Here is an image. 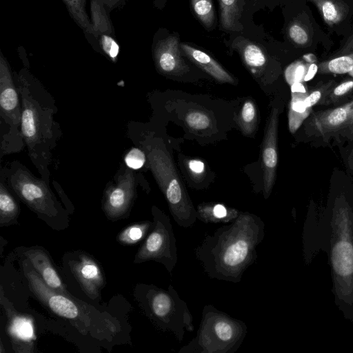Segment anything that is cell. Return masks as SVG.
<instances>
[{
	"label": "cell",
	"instance_id": "6da1fadb",
	"mask_svg": "<svg viewBox=\"0 0 353 353\" xmlns=\"http://www.w3.org/2000/svg\"><path fill=\"white\" fill-rule=\"evenodd\" d=\"M265 236V223L256 214L240 212L232 221L206 234L194 254L212 279L239 283L257 259L256 248Z\"/></svg>",
	"mask_w": 353,
	"mask_h": 353
},
{
	"label": "cell",
	"instance_id": "7a4b0ae2",
	"mask_svg": "<svg viewBox=\"0 0 353 353\" xmlns=\"http://www.w3.org/2000/svg\"><path fill=\"white\" fill-rule=\"evenodd\" d=\"M21 104V131L28 155L41 179L50 183L52 150L61 137L55 101L27 68L14 72Z\"/></svg>",
	"mask_w": 353,
	"mask_h": 353
},
{
	"label": "cell",
	"instance_id": "3957f363",
	"mask_svg": "<svg viewBox=\"0 0 353 353\" xmlns=\"http://www.w3.org/2000/svg\"><path fill=\"white\" fill-rule=\"evenodd\" d=\"M22 266L29 289L36 298L54 314L69 321L82 334L110 341L121 330L120 322L112 315L48 286L26 259Z\"/></svg>",
	"mask_w": 353,
	"mask_h": 353
},
{
	"label": "cell",
	"instance_id": "277c9868",
	"mask_svg": "<svg viewBox=\"0 0 353 353\" xmlns=\"http://www.w3.org/2000/svg\"><path fill=\"white\" fill-rule=\"evenodd\" d=\"M330 227L332 290L339 310L353 321V211L344 195L335 199Z\"/></svg>",
	"mask_w": 353,
	"mask_h": 353
},
{
	"label": "cell",
	"instance_id": "5b68a950",
	"mask_svg": "<svg viewBox=\"0 0 353 353\" xmlns=\"http://www.w3.org/2000/svg\"><path fill=\"white\" fill-rule=\"evenodd\" d=\"M1 180L48 226L61 230L68 226V211L63 208L43 179H38L19 161L1 169Z\"/></svg>",
	"mask_w": 353,
	"mask_h": 353
},
{
	"label": "cell",
	"instance_id": "8992f818",
	"mask_svg": "<svg viewBox=\"0 0 353 353\" xmlns=\"http://www.w3.org/2000/svg\"><path fill=\"white\" fill-rule=\"evenodd\" d=\"M134 296L144 314L158 329L181 341L194 330L193 317L187 303L170 284L163 289L152 284H137Z\"/></svg>",
	"mask_w": 353,
	"mask_h": 353
},
{
	"label": "cell",
	"instance_id": "52a82bcc",
	"mask_svg": "<svg viewBox=\"0 0 353 353\" xmlns=\"http://www.w3.org/2000/svg\"><path fill=\"white\" fill-rule=\"evenodd\" d=\"M248 332L245 322L234 319L211 304L205 305L196 336L179 353H234Z\"/></svg>",
	"mask_w": 353,
	"mask_h": 353
},
{
	"label": "cell",
	"instance_id": "ba28073f",
	"mask_svg": "<svg viewBox=\"0 0 353 353\" xmlns=\"http://www.w3.org/2000/svg\"><path fill=\"white\" fill-rule=\"evenodd\" d=\"M145 148L150 168L166 199L174 220L182 228L192 227L198 219L197 212L180 180L169 153L157 139Z\"/></svg>",
	"mask_w": 353,
	"mask_h": 353
},
{
	"label": "cell",
	"instance_id": "9c48e42d",
	"mask_svg": "<svg viewBox=\"0 0 353 353\" xmlns=\"http://www.w3.org/2000/svg\"><path fill=\"white\" fill-rule=\"evenodd\" d=\"M21 104L14 72L0 52L1 156L18 152L23 147L21 131Z\"/></svg>",
	"mask_w": 353,
	"mask_h": 353
},
{
	"label": "cell",
	"instance_id": "30bf717a",
	"mask_svg": "<svg viewBox=\"0 0 353 353\" xmlns=\"http://www.w3.org/2000/svg\"><path fill=\"white\" fill-rule=\"evenodd\" d=\"M153 225L137 252L134 263H160L172 274L177 260L176 240L170 218L157 207L152 208Z\"/></svg>",
	"mask_w": 353,
	"mask_h": 353
},
{
	"label": "cell",
	"instance_id": "8fae6325",
	"mask_svg": "<svg viewBox=\"0 0 353 353\" xmlns=\"http://www.w3.org/2000/svg\"><path fill=\"white\" fill-rule=\"evenodd\" d=\"M132 170L125 168L104 190L102 208L105 216L114 221L128 216L136 198L137 182Z\"/></svg>",
	"mask_w": 353,
	"mask_h": 353
},
{
	"label": "cell",
	"instance_id": "7c38bea8",
	"mask_svg": "<svg viewBox=\"0 0 353 353\" xmlns=\"http://www.w3.org/2000/svg\"><path fill=\"white\" fill-rule=\"evenodd\" d=\"M180 43L177 32L170 33L161 28L155 33L152 46V56L156 68L161 74L179 76L189 70L182 58Z\"/></svg>",
	"mask_w": 353,
	"mask_h": 353
},
{
	"label": "cell",
	"instance_id": "4fadbf2b",
	"mask_svg": "<svg viewBox=\"0 0 353 353\" xmlns=\"http://www.w3.org/2000/svg\"><path fill=\"white\" fill-rule=\"evenodd\" d=\"M68 266L85 294L92 299L101 298L105 278L99 263L84 252H74L68 259Z\"/></svg>",
	"mask_w": 353,
	"mask_h": 353
},
{
	"label": "cell",
	"instance_id": "5bb4252c",
	"mask_svg": "<svg viewBox=\"0 0 353 353\" xmlns=\"http://www.w3.org/2000/svg\"><path fill=\"white\" fill-rule=\"evenodd\" d=\"M279 110L272 108L266 124L262 149L263 195L268 199L274 184L278 163Z\"/></svg>",
	"mask_w": 353,
	"mask_h": 353
},
{
	"label": "cell",
	"instance_id": "9a60e30c",
	"mask_svg": "<svg viewBox=\"0 0 353 353\" xmlns=\"http://www.w3.org/2000/svg\"><path fill=\"white\" fill-rule=\"evenodd\" d=\"M1 305L8 319V332L16 352H32L35 339L32 320L17 312L3 295L1 288Z\"/></svg>",
	"mask_w": 353,
	"mask_h": 353
},
{
	"label": "cell",
	"instance_id": "2e32d148",
	"mask_svg": "<svg viewBox=\"0 0 353 353\" xmlns=\"http://www.w3.org/2000/svg\"><path fill=\"white\" fill-rule=\"evenodd\" d=\"M22 254L40 275L46 284L59 292L72 295L55 269L51 258L45 249L39 246L23 248Z\"/></svg>",
	"mask_w": 353,
	"mask_h": 353
},
{
	"label": "cell",
	"instance_id": "e0dca14e",
	"mask_svg": "<svg viewBox=\"0 0 353 353\" xmlns=\"http://www.w3.org/2000/svg\"><path fill=\"white\" fill-rule=\"evenodd\" d=\"M353 114V100L339 107L314 114L311 127L316 132L325 137L350 124Z\"/></svg>",
	"mask_w": 353,
	"mask_h": 353
},
{
	"label": "cell",
	"instance_id": "ac0fdd59",
	"mask_svg": "<svg viewBox=\"0 0 353 353\" xmlns=\"http://www.w3.org/2000/svg\"><path fill=\"white\" fill-rule=\"evenodd\" d=\"M231 48L236 51L243 63L254 76L259 77L268 63V56L263 47L243 36H237L231 43Z\"/></svg>",
	"mask_w": 353,
	"mask_h": 353
},
{
	"label": "cell",
	"instance_id": "d6986e66",
	"mask_svg": "<svg viewBox=\"0 0 353 353\" xmlns=\"http://www.w3.org/2000/svg\"><path fill=\"white\" fill-rule=\"evenodd\" d=\"M180 48L182 55L186 57L216 81L234 83L235 81L230 74L206 52L185 43H181Z\"/></svg>",
	"mask_w": 353,
	"mask_h": 353
},
{
	"label": "cell",
	"instance_id": "ffe728a7",
	"mask_svg": "<svg viewBox=\"0 0 353 353\" xmlns=\"http://www.w3.org/2000/svg\"><path fill=\"white\" fill-rule=\"evenodd\" d=\"M221 29L239 32L243 30L240 22L245 4V0H218Z\"/></svg>",
	"mask_w": 353,
	"mask_h": 353
},
{
	"label": "cell",
	"instance_id": "44dd1931",
	"mask_svg": "<svg viewBox=\"0 0 353 353\" xmlns=\"http://www.w3.org/2000/svg\"><path fill=\"white\" fill-rule=\"evenodd\" d=\"M197 218L205 223H230L239 214L237 210L221 203H201L197 207Z\"/></svg>",
	"mask_w": 353,
	"mask_h": 353
},
{
	"label": "cell",
	"instance_id": "7402d4cb",
	"mask_svg": "<svg viewBox=\"0 0 353 353\" xmlns=\"http://www.w3.org/2000/svg\"><path fill=\"white\" fill-rule=\"evenodd\" d=\"M20 209L11 191L6 183L0 182V226L5 227L15 224L19 215Z\"/></svg>",
	"mask_w": 353,
	"mask_h": 353
},
{
	"label": "cell",
	"instance_id": "603a6c76",
	"mask_svg": "<svg viewBox=\"0 0 353 353\" xmlns=\"http://www.w3.org/2000/svg\"><path fill=\"white\" fill-rule=\"evenodd\" d=\"M318 8L324 21L330 26L341 22L349 8L342 0H310Z\"/></svg>",
	"mask_w": 353,
	"mask_h": 353
},
{
	"label": "cell",
	"instance_id": "cb8c5ba5",
	"mask_svg": "<svg viewBox=\"0 0 353 353\" xmlns=\"http://www.w3.org/2000/svg\"><path fill=\"white\" fill-rule=\"evenodd\" d=\"M308 92H292L288 110V127L291 133H294L309 117L311 108L306 107L304 100Z\"/></svg>",
	"mask_w": 353,
	"mask_h": 353
},
{
	"label": "cell",
	"instance_id": "d4e9b609",
	"mask_svg": "<svg viewBox=\"0 0 353 353\" xmlns=\"http://www.w3.org/2000/svg\"><path fill=\"white\" fill-rule=\"evenodd\" d=\"M70 17L83 31L85 36L92 32V23L86 10V0H62Z\"/></svg>",
	"mask_w": 353,
	"mask_h": 353
},
{
	"label": "cell",
	"instance_id": "484cf974",
	"mask_svg": "<svg viewBox=\"0 0 353 353\" xmlns=\"http://www.w3.org/2000/svg\"><path fill=\"white\" fill-rule=\"evenodd\" d=\"M194 16L206 30H211L215 26V10L213 0H190Z\"/></svg>",
	"mask_w": 353,
	"mask_h": 353
},
{
	"label": "cell",
	"instance_id": "4316f807",
	"mask_svg": "<svg viewBox=\"0 0 353 353\" xmlns=\"http://www.w3.org/2000/svg\"><path fill=\"white\" fill-rule=\"evenodd\" d=\"M153 222L146 221L128 225L117 236V241L125 245H134L141 241L151 230Z\"/></svg>",
	"mask_w": 353,
	"mask_h": 353
},
{
	"label": "cell",
	"instance_id": "83f0119b",
	"mask_svg": "<svg viewBox=\"0 0 353 353\" xmlns=\"http://www.w3.org/2000/svg\"><path fill=\"white\" fill-rule=\"evenodd\" d=\"M318 67L320 72L323 74L348 73L353 68V52L321 62Z\"/></svg>",
	"mask_w": 353,
	"mask_h": 353
},
{
	"label": "cell",
	"instance_id": "f1b7e54d",
	"mask_svg": "<svg viewBox=\"0 0 353 353\" xmlns=\"http://www.w3.org/2000/svg\"><path fill=\"white\" fill-rule=\"evenodd\" d=\"M257 121V111L255 103L246 101L239 116V125L245 135L251 134L255 129Z\"/></svg>",
	"mask_w": 353,
	"mask_h": 353
},
{
	"label": "cell",
	"instance_id": "f546056e",
	"mask_svg": "<svg viewBox=\"0 0 353 353\" xmlns=\"http://www.w3.org/2000/svg\"><path fill=\"white\" fill-rule=\"evenodd\" d=\"M187 125L194 130H206L211 125V119L205 111L192 110L188 111L185 117Z\"/></svg>",
	"mask_w": 353,
	"mask_h": 353
},
{
	"label": "cell",
	"instance_id": "4dcf8cb0",
	"mask_svg": "<svg viewBox=\"0 0 353 353\" xmlns=\"http://www.w3.org/2000/svg\"><path fill=\"white\" fill-rule=\"evenodd\" d=\"M308 66L309 64L302 61H294L288 65L285 71V78L288 83L291 85L295 83H303Z\"/></svg>",
	"mask_w": 353,
	"mask_h": 353
},
{
	"label": "cell",
	"instance_id": "1f68e13d",
	"mask_svg": "<svg viewBox=\"0 0 353 353\" xmlns=\"http://www.w3.org/2000/svg\"><path fill=\"white\" fill-rule=\"evenodd\" d=\"M288 34L290 40L298 46H306L310 41L308 32L299 21H293L289 25Z\"/></svg>",
	"mask_w": 353,
	"mask_h": 353
},
{
	"label": "cell",
	"instance_id": "d6a6232c",
	"mask_svg": "<svg viewBox=\"0 0 353 353\" xmlns=\"http://www.w3.org/2000/svg\"><path fill=\"white\" fill-rule=\"evenodd\" d=\"M126 166L132 170L141 168L145 162V153L139 148H132L124 157Z\"/></svg>",
	"mask_w": 353,
	"mask_h": 353
},
{
	"label": "cell",
	"instance_id": "836d02e7",
	"mask_svg": "<svg viewBox=\"0 0 353 353\" xmlns=\"http://www.w3.org/2000/svg\"><path fill=\"white\" fill-rule=\"evenodd\" d=\"M91 1L96 2L101 6L105 11L110 14V12L118 8H122L125 5L128 0H90Z\"/></svg>",
	"mask_w": 353,
	"mask_h": 353
},
{
	"label": "cell",
	"instance_id": "e575fe53",
	"mask_svg": "<svg viewBox=\"0 0 353 353\" xmlns=\"http://www.w3.org/2000/svg\"><path fill=\"white\" fill-rule=\"evenodd\" d=\"M353 89V80L344 81L334 88L332 92L333 97H340Z\"/></svg>",
	"mask_w": 353,
	"mask_h": 353
},
{
	"label": "cell",
	"instance_id": "d590c367",
	"mask_svg": "<svg viewBox=\"0 0 353 353\" xmlns=\"http://www.w3.org/2000/svg\"><path fill=\"white\" fill-rule=\"evenodd\" d=\"M322 92L321 90H317L315 91H313L310 94L306 97V98L304 100L305 105L306 107L309 108H312L313 105H314L316 103L319 102L320 99L321 98Z\"/></svg>",
	"mask_w": 353,
	"mask_h": 353
},
{
	"label": "cell",
	"instance_id": "8d00e7d4",
	"mask_svg": "<svg viewBox=\"0 0 353 353\" xmlns=\"http://www.w3.org/2000/svg\"><path fill=\"white\" fill-rule=\"evenodd\" d=\"M188 165L190 170L194 174H201L204 171V164L201 161L192 159Z\"/></svg>",
	"mask_w": 353,
	"mask_h": 353
},
{
	"label": "cell",
	"instance_id": "74e56055",
	"mask_svg": "<svg viewBox=\"0 0 353 353\" xmlns=\"http://www.w3.org/2000/svg\"><path fill=\"white\" fill-rule=\"evenodd\" d=\"M353 52V33L347 39L343 47L339 50L338 54H345Z\"/></svg>",
	"mask_w": 353,
	"mask_h": 353
},
{
	"label": "cell",
	"instance_id": "f35d334b",
	"mask_svg": "<svg viewBox=\"0 0 353 353\" xmlns=\"http://www.w3.org/2000/svg\"><path fill=\"white\" fill-rule=\"evenodd\" d=\"M318 70L319 67L315 63H310L305 75L304 81H310L315 76Z\"/></svg>",
	"mask_w": 353,
	"mask_h": 353
},
{
	"label": "cell",
	"instance_id": "ab89813d",
	"mask_svg": "<svg viewBox=\"0 0 353 353\" xmlns=\"http://www.w3.org/2000/svg\"><path fill=\"white\" fill-rule=\"evenodd\" d=\"M291 86V92H307V90L303 83L299 82L293 83Z\"/></svg>",
	"mask_w": 353,
	"mask_h": 353
},
{
	"label": "cell",
	"instance_id": "60d3db41",
	"mask_svg": "<svg viewBox=\"0 0 353 353\" xmlns=\"http://www.w3.org/2000/svg\"><path fill=\"white\" fill-rule=\"evenodd\" d=\"M303 58L306 62L309 63L310 64L314 63L316 61V56L311 53L305 54L303 57Z\"/></svg>",
	"mask_w": 353,
	"mask_h": 353
},
{
	"label": "cell",
	"instance_id": "b9f144b4",
	"mask_svg": "<svg viewBox=\"0 0 353 353\" xmlns=\"http://www.w3.org/2000/svg\"><path fill=\"white\" fill-rule=\"evenodd\" d=\"M167 1L168 0H154L153 5L157 9L162 10L165 7Z\"/></svg>",
	"mask_w": 353,
	"mask_h": 353
},
{
	"label": "cell",
	"instance_id": "7bdbcfd3",
	"mask_svg": "<svg viewBox=\"0 0 353 353\" xmlns=\"http://www.w3.org/2000/svg\"><path fill=\"white\" fill-rule=\"evenodd\" d=\"M349 125L353 128V114H352V119H351Z\"/></svg>",
	"mask_w": 353,
	"mask_h": 353
},
{
	"label": "cell",
	"instance_id": "ee69618b",
	"mask_svg": "<svg viewBox=\"0 0 353 353\" xmlns=\"http://www.w3.org/2000/svg\"><path fill=\"white\" fill-rule=\"evenodd\" d=\"M348 74H349L350 76L353 77V68H352V70L348 72Z\"/></svg>",
	"mask_w": 353,
	"mask_h": 353
}]
</instances>
